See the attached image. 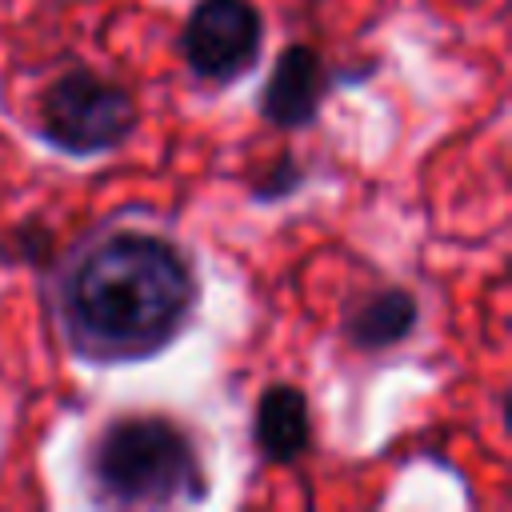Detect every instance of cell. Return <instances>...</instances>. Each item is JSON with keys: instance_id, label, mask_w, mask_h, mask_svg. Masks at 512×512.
Instances as JSON below:
<instances>
[{"instance_id": "cell-1", "label": "cell", "mask_w": 512, "mask_h": 512, "mask_svg": "<svg viewBox=\"0 0 512 512\" xmlns=\"http://www.w3.org/2000/svg\"><path fill=\"white\" fill-rule=\"evenodd\" d=\"M200 304L188 252L164 232L104 228L56 276V320L72 356L140 364L172 348Z\"/></svg>"}, {"instance_id": "cell-2", "label": "cell", "mask_w": 512, "mask_h": 512, "mask_svg": "<svg viewBox=\"0 0 512 512\" xmlns=\"http://www.w3.org/2000/svg\"><path fill=\"white\" fill-rule=\"evenodd\" d=\"M84 480L108 508H168L208 496L204 460L184 424L160 412L112 416L88 444Z\"/></svg>"}, {"instance_id": "cell-3", "label": "cell", "mask_w": 512, "mask_h": 512, "mask_svg": "<svg viewBox=\"0 0 512 512\" xmlns=\"http://www.w3.org/2000/svg\"><path fill=\"white\" fill-rule=\"evenodd\" d=\"M136 120V96L88 68L60 72L36 100V136L72 160L116 152L136 132Z\"/></svg>"}, {"instance_id": "cell-4", "label": "cell", "mask_w": 512, "mask_h": 512, "mask_svg": "<svg viewBox=\"0 0 512 512\" xmlns=\"http://www.w3.org/2000/svg\"><path fill=\"white\" fill-rule=\"evenodd\" d=\"M264 20L248 0H196L180 32V56L192 76L232 84L260 60Z\"/></svg>"}, {"instance_id": "cell-5", "label": "cell", "mask_w": 512, "mask_h": 512, "mask_svg": "<svg viewBox=\"0 0 512 512\" xmlns=\"http://www.w3.org/2000/svg\"><path fill=\"white\" fill-rule=\"evenodd\" d=\"M332 84H336V76L328 72V64L320 60V52L312 44H288V48H280V56L264 80L260 116L284 132L308 128L320 116V104Z\"/></svg>"}, {"instance_id": "cell-6", "label": "cell", "mask_w": 512, "mask_h": 512, "mask_svg": "<svg viewBox=\"0 0 512 512\" xmlns=\"http://www.w3.org/2000/svg\"><path fill=\"white\" fill-rule=\"evenodd\" d=\"M420 324V304L408 288H376L344 308L340 332L356 352H384L404 344Z\"/></svg>"}, {"instance_id": "cell-7", "label": "cell", "mask_w": 512, "mask_h": 512, "mask_svg": "<svg viewBox=\"0 0 512 512\" xmlns=\"http://www.w3.org/2000/svg\"><path fill=\"white\" fill-rule=\"evenodd\" d=\"M252 444L268 464H292L312 444L308 396L296 384H268L252 412Z\"/></svg>"}, {"instance_id": "cell-8", "label": "cell", "mask_w": 512, "mask_h": 512, "mask_svg": "<svg viewBox=\"0 0 512 512\" xmlns=\"http://www.w3.org/2000/svg\"><path fill=\"white\" fill-rule=\"evenodd\" d=\"M52 256V228L40 224V220H20L12 232H8V256L4 260H16V264H44Z\"/></svg>"}, {"instance_id": "cell-9", "label": "cell", "mask_w": 512, "mask_h": 512, "mask_svg": "<svg viewBox=\"0 0 512 512\" xmlns=\"http://www.w3.org/2000/svg\"><path fill=\"white\" fill-rule=\"evenodd\" d=\"M300 184H304V168L296 164L292 152H284V156L272 160L268 172H260V176L252 180V196H256V200H284V196H292Z\"/></svg>"}]
</instances>
